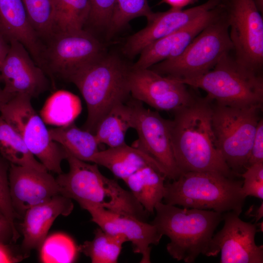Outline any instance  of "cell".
<instances>
[{"instance_id":"obj_16","label":"cell","mask_w":263,"mask_h":263,"mask_svg":"<svg viewBox=\"0 0 263 263\" xmlns=\"http://www.w3.org/2000/svg\"><path fill=\"white\" fill-rule=\"evenodd\" d=\"M9 42V50L0 66V77L4 91L13 95L25 94L31 98L47 91L49 80L25 46L15 39Z\"/></svg>"},{"instance_id":"obj_26","label":"cell","mask_w":263,"mask_h":263,"mask_svg":"<svg viewBox=\"0 0 263 263\" xmlns=\"http://www.w3.org/2000/svg\"><path fill=\"white\" fill-rule=\"evenodd\" d=\"M90 11V0H53V36L82 30Z\"/></svg>"},{"instance_id":"obj_3","label":"cell","mask_w":263,"mask_h":263,"mask_svg":"<svg viewBox=\"0 0 263 263\" xmlns=\"http://www.w3.org/2000/svg\"><path fill=\"white\" fill-rule=\"evenodd\" d=\"M131 70L117 57L102 55L68 78L79 90L86 104L84 129L94 134L106 114L116 105L126 102L130 94Z\"/></svg>"},{"instance_id":"obj_6","label":"cell","mask_w":263,"mask_h":263,"mask_svg":"<svg viewBox=\"0 0 263 263\" xmlns=\"http://www.w3.org/2000/svg\"><path fill=\"white\" fill-rule=\"evenodd\" d=\"M232 51L225 8L223 13L205 27L181 54L160 62L150 69L180 80L195 78L211 70L224 56Z\"/></svg>"},{"instance_id":"obj_33","label":"cell","mask_w":263,"mask_h":263,"mask_svg":"<svg viewBox=\"0 0 263 263\" xmlns=\"http://www.w3.org/2000/svg\"><path fill=\"white\" fill-rule=\"evenodd\" d=\"M243 179L242 190L245 197L254 196L263 200V163L250 166L240 174Z\"/></svg>"},{"instance_id":"obj_2","label":"cell","mask_w":263,"mask_h":263,"mask_svg":"<svg viewBox=\"0 0 263 263\" xmlns=\"http://www.w3.org/2000/svg\"><path fill=\"white\" fill-rule=\"evenodd\" d=\"M150 223L170 240L167 250L171 257L186 263L206 255L214 231L223 221V213L212 210L180 208L160 202Z\"/></svg>"},{"instance_id":"obj_4","label":"cell","mask_w":263,"mask_h":263,"mask_svg":"<svg viewBox=\"0 0 263 263\" xmlns=\"http://www.w3.org/2000/svg\"><path fill=\"white\" fill-rule=\"evenodd\" d=\"M165 184L164 203L220 213H242L245 197L243 181L207 172L182 173Z\"/></svg>"},{"instance_id":"obj_36","label":"cell","mask_w":263,"mask_h":263,"mask_svg":"<svg viewBox=\"0 0 263 263\" xmlns=\"http://www.w3.org/2000/svg\"><path fill=\"white\" fill-rule=\"evenodd\" d=\"M259 163H263V120L258 122L254 138L247 163V167Z\"/></svg>"},{"instance_id":"obj_37","label":"cell","mask_w":263,"mask_h":263,"mask_svg":"<svg viewBox=\"0 0 263 263\" xmlns=\"http://www.w3.org/2000/svg\"><path fill=\"white\" fill-rule=\"evenodd\" d=\"M19 234L6 216L0 211V243L8 244L16 242Z\"/></svg>"},{"instance_id":"obj_22","label":"cell","mask_w":263,"mask_h":263,"mask_svg":"<svg viewBox=\"0 0 263 263\" xmlns=\"http://www.w3.org/2000/svg\"><path fill=\"white\" fill-rule=\"evenodd\" d=\"M91 162L105 167L122 180L147 166L157 169L167 178L165 169L155 160L140 149L126 143L100 150L94 154Z\"/></svg>"},{"instance_id":"obj_39","label":"cell","mask_w":263,"mask_h":263,"mask_svg":"<svg viewBox=\"0 0 263 263\" xmlns=\"http://www.w3.org/2000/svg\"><path fill=\"white\" fill-rule=\"evenodd\" d=\"M10 48V42L0 33V66L6 56Z\"/></svg>"},{"instance_id":"obj_38","label":"cell","mask_w":263,"mask_h":263,"mask_svg":"<svg viewBox=\"0 0 263 263\" xmlns=\"http://www.w3.org/2000/svg\"><path fill=\"white\" fill-rule=\"evenodd\" d=\"M23 259L21 254L14 253L8 244L0 243V263H18Z\"/></svg>"},{"instance_id":"obj_21","label":"cell","mask_w":263,"mask_h":263,"mask_svg":"<svg viewBox=\"0 0 263 263\" xmlns=\"http://www.w3.org/2000/svg\"><path fill=\"white\" fill-rule=\"evenodd\" d=\"M0 33L23 44L35 62L42 64L44 51L29 20L22 0H0Z\"/></svg>"},{"instance_id":"obj_18","label":"cell","mask_w":263,"mask_h":263,"mask_svg":"<svg viewBox=\"0 0 263 263\" xmlns=\"http://www.w3.org/2000/svg\"><path fill=\"white\" fill-rule=\"evenodd\" d=\"M221 3L222 0H208L186 10L171 8L165 12L153 13L146 26L128 39L123 48L124 53L129 56L140 54L150 44L184 27Z\"/></svg>"},{"instance_id":"obj_40","label":"cell","mask_w":263,"mask_h":263,"mask_svg":"<svg viewBox=\"0 0 263 263\" xmlns=\"http://www.w3.org/2000/svg\"><path fill=\"white\" fill-rule=\"evenodd\" d=\"M199 0H162V2L166 3L171 6V8L182 9L184 7L195 3Z\"/></svg>"},{"instance_id":"obj_27","label":"cell","mask_w":263,"mask_h":263,"mask_svg":"<svg viewBox=\"0 0 263 263\" xmlns=\"http://www.w3.org/2000/svg\"><path fill=\"white\" fill-rule=\"evenodd\" d=\"M0 153L10 164L47 170L29 150L19 133L0 116Z\"/></svg>"},{"instance_id":"obj_10","label":"cell","mask_w":263,"mask_h":263,"mask_svg":"<svg viewBox=\"0 0 263 263\" xmlns=\"http://www.w3.org/2000/svg\"><path fill=\"white\" fill-rule=\"evenodd\" d=\"M234 57L257 73L263 65V19L254 0H229L224 4Z\"/></svg>"},{"instance_id":"obj_9","label":"cell","mask_w":263,"mask_h":263,"mask_svg":"<svg viewBox=\"0 0 263 263\" xmlns=\"http://www.w3.org/2000/svg\"><path fill=\"white\" fill-rule=\"evenodd\" d=\"M31 99L25 94L15 95L0 109V116L16 130L48 171L60 174L66 151L51 139L44 121L32 106Z\"/></svg>"},{"instance_id":"obj_7","label":"cell","mask_w":263,"mask_h":263,"mask_svg":"<svg viewBox=\"0 0 263 263\" xmlns=\"http://www.w3.org/2000/svg\"><path fill=\"white\" fill-rule=\"evenodd\" d=\"M263 105L235 107L213 103L212 124L219 150L230 170L240 177L247 163Z\"/></svg>"},{"instance_id":"obj_42","label":"cell","mask_w":263,"mask_h":263,"mask_svg":"<svg viewBox=\"0 0 263 263\" xmlns=\"http://www.w3.org/2000/svg\"><path fill=\"white\" fill-rule=\"evenodd\" d=\"M254 212L251 214L250 216L254 217L255 219V223L261 219L263 216V202H262L261 205L254 209Z\"/></svg>"},{"instance_id":"obj_14","label":"cell","mask_w":263,"mask_h":263,"mask_svg":"<svg viewBox=\"0 0 263 263\" xmlns=\"http://www.w3.org/2000/svg\"><path fill=\"white\" fill-rule=\"evenodd\" d=\"M43 51L45 62L52 73L66 79L79 68L102 55L100 42L83 29L54 35Z\"/></svg>"},{"instance_id":"obj_41","label":"cell","mask_w":263,"mask_h":263,"mask_svg":"<svg viewBox=\"0 0 263 263\" xmlns=\"http://www.w3.org/2000/svg\"><path fill=\"white\" fill-rule=\"evenodd\" d=\"M1 84L2 83L0 77V109L12 97L15 96L6 93L3 89V85L2 86Z\"/></svg>"},{"instance_id":"obj_20","label":"cell","mask_w":263,"mask_h":263,"mask_svg":"<svg viewBox=\"0 0 263 263\" xmlns=\"http://www.w3.org/2000/svg\"><path fill=\"white\" fill-rule=\"evenodd\" d=\"M73 208L72 200L58 194L25 212L20 225L23 236L21 250L24 258L32 250L39 249L56 218L68 216Z\"/></svg>"},{"instance_id":"obj_13","label":"cell","mask_w":263,"mask_h":263,"mask_svg":"<svg viewBox=\"0 0 263 263\" xmlns=\"http://www.w3.org/2000/svg\"><path fill=\"white\" fill-rule=\"evenodd\" d=\"M129 85L134 99L159 111L174 112L188 105L195 96L179 79L150 68H131Z\"/></svg>"},{"instance_id":"obj_8","label":"cell","mask_w":263,"mask_h":263,"mask_svg":"<svg viewBox=\"0 0 263 263\" xmlns=\"http://www.w3.org/2000/svg\"><path fill=\"white\" fill-rule=\"evenodd\" d=\"M67 188L69 197L78 204L87 203L145 221L150 214L130 191L122 188L116 180L103 175L95 163H84L75 169L69 177Z\"/></svg>"},{"instance_id":"obj_25","label":"cell","mask_w":263,"mask_h":263,"mask_svg":"<svg viewBox=\"0 0 263 263\" xmlns=\"http://www.w3.org/2000/svg\"><path fill=\"white\" fill-rule=\"evenodd\" d=\"M133 116L132 102L120 103L113 107L96 128L94 134L99 144L113 148L126 143V132L133 127Z\"/></svg>"},{"instance_id":"obj_29","label":"cell","mask_w":263,"mask_h":263,"mask_svg":"<svg viewBox=\"0 0 263 263\" xmlns=\"http://www.w3.org/2000/svg\"><path fill=\"white\" fill-rule=\"evenodd\" d=\"M81 109L78 97L71 92L59 91L48 100L43 109L44 121L59 126L72 122Z\"/></svg>"},{"instance_id":"obj_23","label":"cell","mask_w":263,"mask_h":263,"mask_svg":"<svg viewBox=\"0 0 263 263\" xmlns=\"http://www.w3.org/2000/svg\"><path fill=\"white\" fill-rule=\"evenodd\" d=\"M166 178L157 169L147 166L123 181L144 209L153 213L155 206L163 199Z\"/></svg>"},{"instance_id":"obj_30","label":"cell","mask_w":263,"mask_h":263,"mask_svg":"<svg viewBox=\"0 0 263 263\" xmlns=\"http://www.w3.org/2000/svg\"><path fill=\"white\" fill-rule=\"evenodd\" d=\"M40 249V259L44 263H70L75 261L78 246L66 234L57 233L46 237Z\"/></svg>"},{"instance_id":"obj_31","label":"cell","mask_w":263,"mask_h":263,"mask_svg":"<svg viewBox=\"0 0 263 263\" xmlns=\"http://www.w3.org/2000/svg\"><path fill=\"white\" fill-rule=\"evenodd\" d=\"M153 13L148 0H116L108 28L111 33L115 32L135 18L149 19Z\"/></svg>"},{"instance_id":"obj_15","label":"cell","mask_w":263,"mask_h":263,"mask_svg":"<svg viewBox=\"0 0 263 263\" xmlns=\"http://www.w3.org/2000/svg\"><path fill=\"white\" fill-rule=\"evenodd\" d=\"M79 205L89 212L92 221L101 229L111 234L121 235L130 242L134 252L141 254V263L151 262V245L158 244L163 236L154 225L133 216L87 203Z\"/></svg>"},{"instance_id":"obj_11","label":"cell","mask_w":263,"mask_h":263,"mask_svg":"<svg viewBox=\"0 0 263 263\" xmlns=\"http://www.w3.org/2000/svg\"><path fill=\"white\" fill-rule=\"evenodd\" d=\"M223 217L224 226L213 235L206 256L221 253V263H263V246L255 240L256 223L242 220L232 211L223 213Z\"/></svg>"},{"instance_id":"obj_43","label":"cell","mask_w":263,"mask_h":263,"mask_svg":"<svg viewBox=\"0 0 263 263\" xmlns=\"http://www.w3.org/2000/svg\"><path fill=\"white\" fill-rule=\"evenodd\" d=\"M255 4L259 10L263 14V0H254Z\"/></svg>"},{"instance_id":"obj_19","label":"cell","mask_w":263,"mask_h":263,"mask_svg":"<svg viewBox=\"0 0 263 263\" xmlns=\"http://www.w3.org/2000/svg\"><path fill=\"white\" fill-rule=\"evenodd\" d=\"M224 10L225 5L222 2L184 27L150 44L141 52L139 58L132 68L148 69L160 62L179 56L192 40Z\"/></svg>"},{"instance_id":"obj_17","label":"cell","mask_w":263,"mask_h":263,"mask_svg":"<svg viewBox=\"0 0 263 263\" xmlns=\"http://www.w3.org/2000/svg\"><path fill=\"white\" fill-rule=\"evenodd\" d=\"M8 179L12 204L19 218L29 208L60 194L56 179L47 170L10 164Z\"/></svg>"},{"instance_id":"obj_44","label":"cell","mask_w":263,"mask_h":263,"mask_svg":"<svg viewBox=\"0 0 263 263\" xmlns=\"http://www.w3.org/2000/svg\"><path fill=\"white\" fill-rule=\"evenodd\" d=\"M229 0H222V3H225L226 2H227Z\"/></svg>"},{"instance_id":"obj_35","label":"cell","mask_w":263,"mask_h":263,"mask_svg":"<svg viewBox=\"0 0 263 263\" xmlns=\"http://www.w3.org/2000/svg\"><path fill=\"white\" fill-rule=\"evenodd\" d=\"M89 20L98 27H109L116 0H90Z\"/></svg>"},{"instance_id":"obj_5","label":"cell","mask_w":263,"mask_h":263,"mask_svg":"<svg viewBox=\"0 0 263 263\" xmlns=\"http://www.w3.org/2000/svg\"><path fill=\"white\" fill-rule=\"evenodd\" d=\"M180 81L203 90L207 93V96L218 104L235 107L263 105L261 74L241 65L230 53L205 74Z\"/></svg>"},{"instance_id":"obj_34","label":"cell","mask_w":263,"mask_h":263,"mask_svg":"<svg viewBox=\"0 0 263 263\" xmlns=\"http://www.w3.org/2000/svg\"><path fill=\"white\" fill-rule=\"evenodd\" d=\"M6 161L0 157V211L16 227L15 220L19 217L14 210L11 199L8 179L9 167Z\"/></svg>"},{"instance_id":"obj_24","label":"cell","mask_w":263,"mask_h":263,"mask_svg":"<svg viewBox=\"0 0 263 263\" xmlns=\"http://www.w3.org/2000/svg\"><path fill=\"white\" fill-rule=\"evenodd\" d=\"M51 139L60 145L75 157L91 162L94 154L100 150L95 134L81 129L72 122L49 130Z\"/></svg>"},{"instance_id":"obj_12","label":"cell","mask_w":263,"mask_h":263,"mask_svg":"<svg viewBox=\"0 0 263 263\" xmlns=\"http://www.w3.org/2000/svg\"><path fill=\"white\" fill-rule=\"evenodd\" d=\"M133 127L138 135L134 146L145 152L165 169L167 179H177L180 171L173 154L170 130V120L157 112L146 108L143 103L134 99Z\"/></svg>"},{"instance_id":"obj_28","label":"cell","mask_w":263,"mask_h":263,"mask_svg":"<svg viewBox=\"0 0 263 263\" xmlns=\"http://www.w3.org/2000/svg\"><path fill=\"white\" fill-rule=\"evenodd\" d=\"M94 238L78 246L79 252L89 257L93 263H116L122 245L128 242L124 237L107 233L100 228L94 231Z\"/></svg>"},{"instance_id":"obj_32","label":"cell","mask_w":263,"mask_h":263,"mask_svg":"<svg viewBox=\"0 0 263 263\" xmlns=\"http://www.w3.org/2000/svg\"><path fill=\"white\" fill-rule=\"evenodd\" d=\"M31 25L39 37L53 35V0H22Z\"/></svg>"},{"instance_id":"obj_1","label":"cell","mask_w":263,"mask_h":263,"mask_svg":"<svg viewBox=\"0 0 263 263\" xmlns=\"http://www.w3.org/2000/svg\"><path fill=\"white\" fill-rule=\"evenodd\" d=\"M213 102L207 96H195L188 105L173 112L170 130L174 158L181 173L207 172L235 178L219 150L213 130Z\"/></svg>"}]
</instances>
